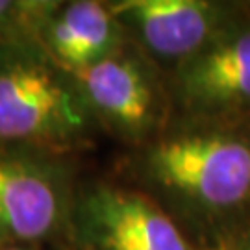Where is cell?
<instances>
[{"label":"cell","instance_id":"obj_5","mask_svg":"<svg viewBox=\"0 0 250 250\" xmlns=\"http://www.w3.org/2000/svg\"><path fill=\"white\" fill-rule=\"evenodd\" d=\"M95 121L119 135L139 139L160 119V95L148 69L123 48L80 71H67Z\"/></svg>","mask_w":250,"mask_h":250},{"label":"cell","instance_id":"obj_8","mask_svg":"<svg viewBox=\"0 0 250 250\" xmlns=\"http://www.w3.org/2000/svg\"><path fill=\"white\" fill-rule=\"evenodd\" d=\"M34 30L43 50L65 71L91 67L125 48V28L109 4L97 0L48 4Z\"/></svg>","mask_w":250,"mask_h":250},{"label":"cell","instance_id":"obj_2","mask_svg":"<svg viewBox=\"0 0 250 250\" xmlns=\"http://www.w3.org/2000/svg\"><path fill=\"white\" fill-rule=\"evenodd\" d=\"M143 174L163 195L202 217L250 202V141L221 128H189L152 143Z\"/></svg>","mask_w":250,"mask_h":250},{"label":"cell","instance_id":"obj_11","mask_svg":"<svg viewBox=\"0 0 250 250\" xmlns=\"http://www.w3.org/2000/svg\"><path fill=\"white\" fill-rule=\"evenodd\" d=\"M239 250H250V243H247V245H243V247H241Z\"/></svg>","mask_w":250,"mask_h":250},{"label":"cell","instance_id":"obj_9","mask_svg":"<svg viewBox=\"0 0 250 250\" xmlns=\"http://www.w3.org/2000/svg\"><path fill=\"white\" fill-rule=\"evenodd\" d=\"M48 2H13L0 0V36L19 24L36 26L37 19L46 9Z\"/></svg>","mask_w":250,"mask_h":250},{"label":"cell","instance_id":"obj_10","mask_svg":"<svg viewBox=\"0 0 250 250\" xmlns=\"http://www.w3.org/2000/svg\"><path fill=\"white\" fill-rule=\"evenodd\" d=\"M0 250H37V249L24 247V245H0Z\"/></svg>","mask_w":250,"mask_h":250},{"label":"cell","instance_id":"obj_7","mask_svg":"<svg viewBox=\"0 0 250 250\" xmlns=\"http://www.w3.org/2000/svg\"><path fill=\"white\" fill-rule=\"evenodd\" d=\"M176 95L195 113H223L250 106V28H224L182 62Z\"/></svg>","mask_w":250,"mask_h":250},{"label":"cell","instance_id":"obj_4","mask_svg":"<svg viewBox=\"0 0 250 250\" xmlns=\"http://www.w3.org/2000/svg\"><path fill=\"white\" fill-rule=\"evenodd\" d=\"M69 230L80 250H195L156 202L106 182L76 193Z\"/></svg>","mask_w":250,"mask_h":250},{"label":"cell","instance_id":"obj_3","mask_svg":"<svg viewBox=\"0 0 250 250\" xmlns=\"http://www.w3.org/2000/svg\"><path fill=\"white\" fill-rule=\"evenodd\" d=\"M71 169L50 148L0 143V243L28 245L69 230Z\"/></svg>","mask_w":250,"mask_h":250},{"label":"cell","instance_id":"obj_6","mask_svg":"<svg viewBox=\"0 0 250 250\" xmlns=\"http://www.w3.org/2000/svg\"><path fill=\"white\" fill-rule=\"evenodd\" d=\"M109 8L126 36L137 37L152 56L178 65L228 28L223 6L204 0H123Z\"/></svg>","mask_w":250,"mask_h":250},{"label":"cell","instance_id":"obj_1","mask_svg":"<svg viewBox=\"0 0 250 250\" xmlns=\"http://www.w3.org/2000/svg\"><path fill=\"white\" fill-rule=\"evenodd\" d=\"M95 117L72 76L30 41H0V143L60 146L89 134Z\"/></svg>","mask_w":250,"mask_h":250}]
</instances>
